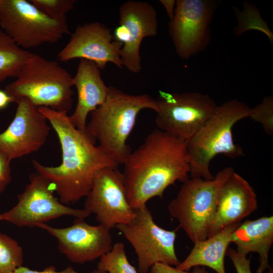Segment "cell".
Masks as SVG:
<instances>
[{
  "instance_id": "obj_34",
  "label": "cell",
  "mask_w": 273,
  "mask_h": 273,
  "mask_svg": "<svg viewBox=\"0 0 273 273\" xmlns=\"http://www.w3.org/2000/svg\"><path fill=\"white\" fill-rule=\"evenodd\" d=\"M1 220H2V213L0 212V221Z\"/></svg>"
},
{
  "instance_id": "obj_26",
  "label": "cell",
  "mask_w": 273,
  "mask_h": 273,
  "mask_svg": "<svg viewBox=\"0 0 273 273\" xmlns=\"http://www.w3.org/2000/svg\"><path fill=\"white\" fill-rule=\"evenodd\" d=\"M226 254L232 261L237 273H252L251 256L247 258V255L240 254L233 248L228 249Z\"/></svg>"
},
{
  "instance_id": "obj_2",
  "label": "cell",
  "mask_w": 273,
  "mask_h": 273,
  "mask_svg": "<svg viewBox=\"0 0 273 273\" xmlns=\"http://www.w3.org/2000/svg\"><path fill=\"white\" fill-rule=\"evenodd\" d=\"M128 202L136 209L176 181L190 177L186 143L159 129L149 134L124 163Z\"/></svg>"
},
{
  "instance_id": "obj_1",
  "label": "cell",
  "mask_w": 273,
  "mask_h": 273,
  "mask_svg": "<svg viewBox=\"0 0 273 273\" xmlns=\"http://www.w3.org/2000/svg\"><path fill=\"white\" fill-rule=\"evenodd\" d=\"M38 110L57 134L62 160L56 167L45 166L33 160V166L51 183L61 203H75L88 195L101 170L118 165L95 145V140L86 130H80L72 124L68 111L45 107H38Z\"/></svg>"
},
{
  "instance_id": "obj_7",
  "label": "cell",
  "mask_w": 273,
  "mask_h": 273,
  "mask_svg": "<svg viewBox=\"0 0 273 273\" xmlns=\"http://www.w3.org/2000/svg\"><path fill=\"white\" fill-rule=\"evenodd\" d=\"M0 28L22 49L56 43L70 33L66 19L50 18L26 0H1Z\"/></svg>"
},
{
  "instance_id": "obj_8",
  "label": "cell",
  "mask_w": 273,
  "mask_h": 273,
  "mask_svg": "<svg viewBox=\"0 0 273 273\" xmlns=\"http://www.w3.org/2000/svg\"><path fill=\"white\" fill-rule=\"evenodd\" d=\"M158 129L187 143L213 115L217 105L207 94L160 92L156 99Z\"/></svg>"
},
{
  "instance_id": "obj_27",
  "label": "cell",
  "mask_w": 273,
  "mask_h": 273,
  "mask_svg": "<svg viewBox=\"0 0 273 273\" xmlns=\"http://www.w3.org/2000/svg\"><path fill=\"white\" fill-rule=\"evenodd\" d=\"M12 160L4 153L0 151V194L11 180L10 163Z\"/></svg>"
},
{
  "instance_id": "obj_11",
  "label": "cell",
  "mask_w": 273,
  "mask_h": 273,
  "mask_svg": "<svg viewBox=\"0 0 273 273\" xmlns=\"http://www.w3.org/2000/svg\"><path fill=\"white\" fill-rule=\"evenodd\" d=\"M218 2L177 0L168 27L178 56L188 60L203 50L211 39L210 25Z\"/></svg>"
},
{
  "instance_id": "obj_23",
  "label": "cell",
  "mask_w": 273,
  "mask_h": 273,
  "mask_svg": "<svg viewBox=\"0 0 273 273\" xmlns=\"http://www.w3.org/2000/svg\"><path fill=\"white\" fill-rule=\"evenodd\" d=\"M23 263L22 247L8 235L0 234V273H13Z\"/></svg>"
},
{
  "instance_id": "obj_12",
  "label": "cell",
  "mask_w": 273,
  "mask_h": 273,
  "mask_svg": "<svg viewBox=\"0 0 273 273\" xmlns=\"http://www.w3.org/2000/svg\"><path fill=\"white\" fill-rule=\"evenodd\" d=\"M155 9L146 2L128 1L119 10V25L114 31V39L122 44L119 55L122 67L133 73L142 70L140 47L143 39L158 32Z\"/></svg>"
},
{
  "instance_id": "obj_17",
  "label": "cell",
  "mask_w": 273,
  "mask_h": 273,
  "mask_svg": "<svg viewBox=\"0 0 273 273\" xmlns=\"http://www.w3.org/2000/svg\"><path fill=\"white\" fill-rule=\"evenodd\" d=\"M257 196L249 183L235 171L221 187L208 237L256 210Z\"/></svg>"
},
{
  "instance_id": "obj_28",
  "label": "cell",
  "mask_w": 273,
  "mask_h": 273,
  "mask_svg": "<svg viewBox=\"0 0 273 273\" xmlns=\"http://www.w3.org/2000/svg\"><path fill=\"white\" fill-rule=\"evenodd\" d=\"M150 273H209L205 267L197 266L194 267L192 272L177 269L176 267L167 264L158 263L153 265L150 268Z\"/></svg>"
},
{
  "instance_id": "obj_9",
  "label": "cell",
  "mask_w": 273,
  "mask_h": 273,
  "mask_svg": "<svg viewBox=\"0 0 273 273\" xmlns=\"http://www.w3.org/2000/svg\"><path fill=\"white\" fill-rule=\"evenodd\" d=\"M134 213L129 222L116 228L134 248L138 272L148 273L158 263L176 266L180 261L175 250L176 230L169 231L158 225L146 206L134 209Z\"/></svg>"
},
{
  "instance_id": "obj_31",
  "label": "cell",
  "mask_w": 273,
  "mask_h": 273,
  "mask_svg": "<svg viewBox=\"0 0 273 273\" xmlns=\"http://www.w3.org/2000/svg\"><path fill=\"white\" fill-rule=\"evenodd\" d=\"M10 103L11 98L5 90H0V109L5 108Z\"/></svg>"
},
{
  "instance_id": "obj_33",
  "label": "cell",
  "mask_w": 273,
  "mask_h": 273,
  "mask_svg": "<svg viewBox=\"0 0 273 273\" xmlns=\"http://www.w3.org/2000/svg\"><path fill=\"white\" fill-rule=\"evenodd\" d=\"M268 269H269L268 273H273L272 269L271 268V267H269Z\"/></svg>"
},
{
  "instance_id": "obj_20",
  "label": "cell",
  "mask_w": 273,
  "mask_h": 273,
  "mask_svg": "<svg viewBox=\"0 0 273 273\" xmlns=\"http://www.w3.org/2000/svg\"><path fill=\"white\" fill-rule=\"evenodd\" d=\"M238 222L228 225L214 235L202 241H198L186 259L175 266L189 271L197 266L208 267L217 273H226L224 258L234 231L240 225Z\"/></svg>"
},
{
  "instance_id": "obj_13",
  "label": "cell",
  "mask_w": 273,
  "mask_h": 273,
  "mask_svg": "<svg viewBox=\"0 0 273 273\" xmlns=\"http://www.w3.org/2000/svg\"><path fill=\"white\" fill-rule=\"evenodd\" d=\"M85 197L83 208L95 214L100 223L110 229L129 222L134 216V209L128 201L123 173L117 167L101 170Z\"/></svg>"
},
{
  "instance_id": "obj_21",
  "label": "cell",
  "mask_w": 273,
  "mask_h": 273,
  "mask_svg": "<svg viewBox=\"0 0 273 273\" xmlns=\"http://www.w3.org/2000/svg\"><path fill=\"white\" fill-rule=\"evenodd\" d=\"M31 54L0 28V82L10 77H16Z\"/></svg>"
},
{
  "instance_id": "obj_25",
  "label": "cell",
  "mask_w": 273,
  "mask_h": 273,
  "mask_svg": "<svg viewBox=\"0 0 273 273\" xmlns=\"http://www.w3.org/2000/svg\"><path fill=\"white\" fill-rule=\"evenodd\" d=\"M249 118L261 124L265 133L273 134V96L265 97L255 107L251 108Z\"/></svg>"
},
{
  "instance_id": "obj_30",
  "label": "cell",
  "mask_w": 273,
  "mask_h": 273,
  "mask_svg": "<svg viewBox=\"0 0 273 273\" xmlns=\"http://www.w3.org/2000/svg\"><path fill=\"white\" fill-rule=\"evenodd\" d=\"M160 2L162 4L165 9L167 15L170 20L172 18L176 6L175 0H160Z\"/></svg>"
},
{
  "instance_id": "obj_16",
  "label": "cell",
  "mask_w": 273,
  "mask_h": 273,
  "mask_svg": "<svg viewBox=\"0 0 273 273\" xmlns=\"http://www.w3.org/2000/svg\"><path fill=\"white\" fill-rule=\"evenodd\" d=\"M122 46L106 26L98 22L87 23L76 27L57 57L62 62L77 58L89 60L100 70L108 63L122 68L119 55Z\"/></svg>"
},
{
  "instance_id": "obj_5",
  "label": "cell",
  "mask_w": 273,
  "mask_h": 273,
  "mask_svg": "<svg viewBox=\"0 0 273 273\" xmlns=\"http://www.w3.org/2000/svg\"><path fill=\"white\" fill-rule=\"evenodd\" d=\"M72 78L58 62L31 53L5 91L11 103L25 98L37 107L68 111L73 104Z\"/></svg>"
},
{
  "instance_id": "obj_18",
  "label": "cell",
  "mask_w": 273,
  "mask_h": 273,
  "mask_svg": "<svg viewBox=\"0 0 273 273\" xmlns=\"http://www.w3.org/2000/svg\"><path fill=\"white\" fill-rule=\"evenodd\" d=\"M72 83L77 89V103L74 112L69 116L70 120L76 128L86 131L87 117L105 101L108 86L97 65L85 59H80Z\"/></svg>"
},
{
  "instance_id": "obj_32",
  "label": "cell",
  "mask_w": 273,
  "mask_h": 273,
  "mask_svg": "<svg viewBox=\"0 0 273 273\" xmlns=\"http://www.w3.org/2000/svg\"><path fill=\"white\" fill-rule=\"evenodd\" d=\"M92 273H107L106 272L99 270L98 269H96L94 270H93Z\"/></svg>"
},
{
  "instance_id": "obj_29",
  "label": "cell",
  "mask_w": 273,
  "mask_h": 273,
  "mask_svg": "<svg viewBox=\"0 0 273 273\" xmlns=\"http://www.w3.org/2000/svg\"><path fill=\"white\" fill-rule=\"evenodd\" d=\"M13 273H79L76 271L72 266H69L65 269L61 271H57L54 266L50 265L46 267L43 270L37 271L32 270L24 266H21L17 268Z\"/></svg>"
},
{
  "instance_id": "obj_19",
  "label": "cell",
  "mask_w": 273,
  "mask_h": 273,
  "mask_svg": "<svg viewBox=\"0 0 273 273\" xmlns=\"http://www.w3.org/2000/svg\"><path fill=\"white\" fill-rule=\"evenodd\" d=\"M231 243L236 245V251L240 254L258 253L259 265L256 272L263 273L270 267L268 256L273 243L272 216L241 223L233 232Z\"/></svg>"
},
{
  "instance_id": "obj_15",
  "label": "cell",
  "mask_w": 273,
  "mask_h": 273,
  "mask_svg": "<svg viewBox=\"0 0 273 273\" xmlns=\"http://www.w3.org/2000/svg\"><path fill=\"white\" fill-rule=\"evenodd\" d=\"M15 117L0 133V151L12 160L37 151L47 141L50 127L44 116L28 99L17 103Z\"/></svg>"
},
{
  "instance_id": "obj_35",
  "label": "cell",
  "mask_w": 273,
  "mask_h": 273,
  "mask_svg": "<svg viewBox=\"0 0 273 273\" xmlns=\"http://www.w3.org/2000/svg\"><path fill=\"white\" fill-rule=\"evenodd\" d=\"M0 2H1V0H0Z\"/></svg>"
},
{
  "instance_id": "obj_6",
  "label": "cell",
  "mask_w": 273,
  "mask_h": 273,
  "mask_svg": "<svg viewBox=\"0 0 273 273\" xmlns=\"http://www.w3.org/2000/svg\"><path fill=\"white\" fill-rule=\"evenodd\" d=\"M234 171L227 167L212 179L189 177L168 205L170 215L193 243L208 238L219 190Z\"/></svg>"
},
{
  "instance_id": "obj_4",
  "label": "cell",
  "mask_w": 273,
  "mask_h": 273,
  "mask_svg": "<svg viewBox=\"0 0 273 273\" xmlns=\"http://www.w3.org/2000/svg\"><path fill=\"white\" fill-rule=\"evenodd\" d=\"M250 109L237 99L217 106L213 115L186 143L190 177L213 179L210 163L218 154L231 158L244 155L243 148L234 142L232 129L238 121L249 117Z\"/></svg>"
},
{
  "instance_id": "obj_14",
  "label": "cell",
  "mask_w": 273,
  "mask_h": 273,
  "mask_svg": "<svg viewBox=\"0 0 273 273\" xmlns=\"http://www.w3.org/2000/svg\"><path fill=\"white\" fill-rule=\"evenodd\" d=\"M37 227L54 237L58 241L59 252L73 263L94 261L113 247L110 228L102 223L90 225L84 218H76L72 225L65 228H56L47 223Z\"/></svg>"
},
{
  "instance_id": "obj_10",
  "label": "cell",
  "mask_w": 273,
  "mask_h": 273,
  "mask_svg": "<svg viewBox=\"0 0 273 273\" xmlns=\"http://www.w3.org/2000/svg\"><path fill=\"white\" fill-rule=\"evenodd\" d=\"M54 191L48 179L38 172L32 173L24 191L18 195L17 204L2 213V220L18 227L32 228L64 215L85 219L90 215L84 208L66 206L54 196Z\"/></svg>"
},
{
  "instance_id": "obj_22",
  "label": "cell",
  "mask_w": 273,
  "mask_h": 273,
  "mask_svg": "<svg viewBox=\"0 0 273 273\" xmlns=\"http://www.w3.org/2000/svg\"><path fill=\"white\" fill-rule=\"evenodd\" d=\"M100 258L97 268L99 270L107 273H138L128 260L122 242L114 244L111 250Z\"/></svg>"
},
{
  "instance_id": "obj_3",
  "label": "cell",
  "mask_w": 273,
  "mask_h": 273,
  "mask_svg": "<svg viewBox=\"0 0 273 273\" xmlns=\"http://www.w3.org/2000/svg\"><path fill=\"white\" fill-rule=\"evenodd\" d=\"M157 110L156 99L147 94H126L108 86L105 101L90 114L86 130L98 147L118 166L124 164L131 152L126 141L143 109Z\"/></svg>"
},
{
  "instance_id": "obj_24",
  "label": "cell",
  "mask_w": 273,
  "mask_h": 273,
  "mask_svg": "<svg viewBox=\"0 0 273 273\" xmlns=\"http://www.w3.org/2000/svg\"><path fill=\"white\" fill-rule=\"evenodd\" d=\"M41 13L54 20L66 19L65 14L74 8L75 0H30Z\"/></svg>"
}]
</instances>
